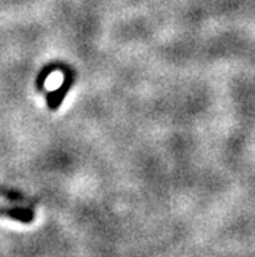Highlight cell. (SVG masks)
Returning a JSON list of instances; mask_svg holds the SVG:
<instances>
[{"label": "cell", "instance_id": "6da1fadb", "mask_svg": "<svg viewBox=\"0 0 255 257\" xmlns=\"http://www.w3.org/2000/svg\"><path fill=\"white\" fill-rule=\"evenodd\" d=\"M71 85H73V77L69 76V74H66L65 76V82L62 83V86L57 91L50 92V94H48V105H50L51 109H57L62 105V102H63V99L66 96V92L69 91Z\"/></svg>", "mask_w": 255, "mask_h": 257}]
</instances>
